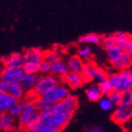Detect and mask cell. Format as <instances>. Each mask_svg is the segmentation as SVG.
Instances as JSON below:
<instances>
[{
  "mask_svg": "<svg viewBox=\"0 0 132 132\" xmlns=\"http://www.w3.org/2000/svg\"><path fill=\"white\" fill-rule=\"evenodd\" d=\"M129 40H130V41L132 42V35H130V38H129Z\"/></svg>",
  "mask_w": 132,
  "mask_h": 132,
  "instance_id": "60d3db41",
  "label": "cell"
},
{
  "mask_svg": "<svg viewBox=\"0 0 132 132\" xmlns=\"http://www.w3.org/2000/svg\"><path fill=\"white\" fill-rule=\"evenodd\" d=\"M60 83H61V79L59 77L51 74L43 75V76H40V78L34 89L28 94L30 96V99L34 100L36 98L42 97L47 91H49L50 89H52L53 87L57 86Z\"/></svg>",
  "mask_w": 132,
  "mask_h": 132,
  "instance_id": "3957f363",
  "label": "cell"
},
{
  "mask_svg": "<svg viewBox=\"0 0 132 132\" xmlns=\"http://www.w3.org/2000/svg\"><path fill=\"white\" fill-rule=\"evenodd\" d=\"M6 92L18 100L23 99L26 95V91L20 85V83H7Z\"/></svg>",
  "mask_w": 132,
  "mask_h": 132,
  "instance_id": "d6986e66",
  "label": "cell"
},
{
  "mask_svg": "<svg viewBox=\"0 0 132 132\" xmlns=\"http://www.w3.org/2000/svg\"><path fill=\"white\" fill-rule=\"evenodd\" d=\"M123 105L127 106H132V94L131 91H127L123 93V97H122V103Z\"/></svg>",
  "mask_w": 132,
  "mask_h": 132,
  "instance_id": "1f68e13d",
  "label": "cell"
},
{
  "mask_svg": "<svg viewBox=\"0 0 132 132\" xmlns=\"http://www.w3.org/2000/svg\"><path fill=\"white\" fill-rule=\"evenodd\" d=\"M1 119H2V113H0V125H1Z\"/></svg>",
  "mask_w": 132,
  "mask_h": 132,
  "instance_id": "f35d334b",
  "label": "cell"
},
{
  "mask_svg": "<svg viewBox=\"0 0 132 132\" xmlns=\"http://www.w3.org/2000/svg\"><path fill=\"white\" fill-rule=\"evenodd\" d=\"M120 79H121V75H120V72L116 71L114 73H111V74L108 75L107 77V81L108 83L110 85V87L115 90L117 88V86L119 85V82H120Z\"/></svg>",
  "mask_w": 132,
  "mask_h": 132,
  "instance_id": "d4e9b609",
  "label": "cell"
},
{
  "mask_svg": "<svg viewBox=\"0 0 132 132\" xmlns=\"http://www.w3.org/2000/svg\"><path fill=\"white\" fill-rule=\"evenodd\" d=\"M40 117V110L36 108L34 100L28 99L23 101V110L18 118V124L23 130L28 131Z\"/></svg>",
  "mask_w": 132,
  "mask_h": 132,
  "instance_id": "7a4b0ae2",
  "label": "cell"
},
{
  "mask_svg": "<svg viewBox=\"0 0 132 132\" xmlns=\"http://www.w3.org/2000/svg\"><path fill=\"white\" fill-rule=\"evenodd\" d=\"M27 74H40L41 73V67L40 63L35 62H24L22 66Z\"/></svg>",
  "mask_w": 132,
  "mask_h": 132,
  "instance_id": "484cf974",
  "label": "cell"
},
{
  "mask_svg": "<svg viewBox=\"0 0 132 132\" xmlns=\"http://www.w3.org/2000/svg\"><path fill=\"white\" fill-rule=\"evenodd\" d=\"M109 37L110 39H112L113 41H118V40H126V39H129L130 38V34L127 32H124V31H117V32H114L112 34H109Z\"/></svg>",
  "mask_w": 132,
  "mask_h": 132,
  "instance_id": "f546056e",
  "label": "cell"
},
{
  "mask_svg": "<svg viewBox=\"0 0 132 132\" xmlns=\"http://www.w3.org/2000/svg\"><path fill=\"white\" fill-rule=\"evenodd\" d=\"M14 124H15V118L9 111L2 113V119H1V125H0L1 131L11 132L14 128Z\"/></svg>",
  "mask_w": 132,
  "mask_h": 132,
  "instance_id": "e0dca14e",
  "label": "cell"
},
{
  "mask_svg": "<svg viewBox=\"0 0 132 132\" xmlns=\"http://www.w3.org/2000/svg\"><path fill=\"white\" fill-rule=\"evenodd\" d=\"M110 119L120 127H125L132 121V106L120 104L112 110Z\"/></svg>",
  "mask_w": 132,
  "mask_h": 132,
  "instance_id": "5b68a950",
  "label": "cell"
},
{
  "mask_svg": "<svg viewBox=\"0 0 132 132\" xmlns=\"http://www.w3.org/2000/svg\"><path fill=\"white\" fill-rule=\"evenodd\" d=\"M111 65L116 71H122V70L129 69L132 66L131 56L127 53V51H123L120 57Z\"/></svg>",
  "mask_w": 132,
  "mask_h": 132,
  "instance_id": "5bb4252c",
  "label": "cell"
},
{
  "mask_svg": "<svg viewBox=\"0 0 132 132\" xmlns=\"http://www.w3.org/2000/svg\"><path fill=\"white\" fill-rule=\"evenodd\" d=\"M52 108L40 110V117L38 121L28 130L29 132H61L53 124Z\"/></svg>",
  "mask_w": 132,
  "mask_h": 132,
  "instance_id": "277c9868",
  "label": "cell"
},
{
  "mask_svg": "<svg viewBox=\"0 0 132 132\" xmlns=\"http://www.w3.org/2000/svg\"><path fill=\"white\" fill-rule=\"evenodd\" d=\"M82 75L87 81H94L98 85L100 83L104 82L107 79L108 74L104 70L97 67L94 63L85 62L82 69Z\"/></svg>",
  "mask_w": 132,
  "mask_h": 132,
  "instance_id": "8992f818",
  "label": "cell"
},
{
  "mask_svg": "<svg viewBox=\"0 0 132 132\" xmlns=\"http://www.w3.org/2000/svg\"><path fill=\"white\" fill-rule=\"evenodd\" d=\"M85 94L89 101L91 102H98L102 97L104 96L101 92H100V90H99V87L97 84L90 86L89 88L86 89Z\"/></svg>",
  "mask_w": 132,
  "mask_h": 132,
  "instance_id": "44dd1931",
  "label": "cell"
},
{
  "mask_svg": "<svg viewBox=\"0 0 132 132\" xmlns=\"http://www.w3.org/2000/svg\"><path fill=\"white\" fill-rule=\"evenodd\" d=\"M6 88H7V83L0 80V91H6Z\"/></svg>",
  "mask_w": 132,
  "mask_h": 132,
  "instance_id": "8d00e7d4",
  "label": "cell"
},
{
  "mask_svg": "<svg viewBox=\"0 0 132 132\" xmlns=\"http://www.w3.org/2000/svg\"><path fill=\"white\" fill-rule=\"evenodd\" d=\"M98 105H99V108L103 111H112L113 109L115 108V106L113 105V103L110 101V99L107 95H104V96L99 100Z\"/></svg>",
  "mask_w": 132,
  "mask_h": 132,
  "instance_id": "603a6c76",
  "label": "cell"
},
{
  "mask_svg": "<svg viewBox=\"0 0 132 132\" xmlns=\"http://www.w3.org/2000/svg\"><path fill=\"white\" fill-rule=\"evenodd\" d=\"M69 72L68 66L66 61L62 59L59 60V61H55V62H52L50 63V68H49V72L48 74H51L55 77L61 78L63 76H65L67 73Z\"/></svg>",
  "mask_w": 132,
  "mask_h": 132,
  "instance_id": "4fadbf2b",
  "label": "cell"
},
{
  "mask_svg": "<svg viewBox=\"0 0 132 132\" xmlns=\"http://www.w3.org/2000/svg\"><path fill=\"white\" fill-rule=\"evenodd\" d=\"M77 55L78 56L81 60H83V61L89 60V59L92 57V55H93V50H92V47L90 46V45L84 44L83 46L79 47V48L77 49Z\"/></svg>",
  "mask_w": 132,
  "mask_h": 132,
  "instance_id": "cb8c5ba5",
  "label": "cell"
},
{
  "mask_svg": "<svg viewBox=\"0 0 132 132\" xmlns=\"http://www.w3.org/2000/svg\"><path fill=\"white\" fill-rule=\"evenodd\" d=\"M77 96L70 94L64 100L56 103L52 108V122L59 129L62 130L70 123L77 109Z\"/></svg>",
  "mask_w": 132,
  "mask_h": 132,
  "instance_id": "6da1fadb",
  "label": "cell"
},
{
  "mask_svg": "<svg viewBox=\"0 0 132 132\" xmlns=\"http://www.w3.org/2000/svg\"><path fill=\"white\" fill-rule=\"evenodd\" d=\"M70 94L71 91L68 86H66L63 83H60L52 89H50L49 91H47L42 97L53 103H58L64 100Z\"/></svg>",
  "mask_w": 132,
  "mask_h": 132,
  "instance_id": "52a82bcc",
  "label": "cell"
},
{
  "mask_svg": "<svg viewBox=\"0 0 132 132\" xmlns=\"http://www.w3.org/2000/svg\"><path fill=\"white\" fill-rule=\"evenodd\" d=\"M40 67H41V73L42 74H48L50 68V62L46 61H43L40 63Z\"/></svg>",
  "mask_w": 132,
  "mask_h": 132,
  "instance_id": "836d02e7",
  "label": "cell"
},
{
  "mask_svg": "<svg viewBox=\"0 0 132 132\" xmlns=\"http://www.w3.org/2000/svg\"><path fill=\"white\" fill-rule=\"evenodd\" d=\"M1 62L4 67L12 68V67H22L24 64V58L22 53H12L11 55L3 57Z\"/></svg>",
  "mask_w": 132,
  "mask_h": 132,
  "instance_id": "7c38bea8",
  "label": "cell"
},
{
  "mask_svg": "<svg viewBox=\"0 0 132 132\" xmlns=\"http://www.w3.org/2000/svg\"><path fill=\"white\" fill-rule=\"evenodd\" d=\"M123 127H124V132H132V121Z\"/></svg>",
  "mask_w": 132,
  "mask_h": 132,
  "instance_id": "d590c367",
  "label": "cell"
},
{
  "mask_svg": "<svg viewBox=\"0 0 132 132\" xmlns=\"http://www.w3.org/2000/svg\"><path fill=\"white\" fill-rule=\"evenodd\" d=\"M120 72L121 75V79L119 82V85L115 89V91L125 93L127 91H131L132 90V75L130 73L129 69L122 70Z\"/></svg>",
  "mask_w": 132,
  "mask_h": 132,
  "instance_id": "8fae6325",
  "label": "cell"
},
{
  "mask_svg": "<svg viewBox=\"0 0 132 132\" xmlns=\"http://www.w3.org/2000/svg\"><path fill=\"white\" fill-rule=\"evenodd\" d=\"M16 101H18V99L11 95L6 91H0V113L9 111L10 108Z\"/></svg>",
  "mask_w": 132,
  "mask_h": 132,
  "instance_id": "2e32d148",
  "label": "cell"
},
{
  "mask_svg": "<svg viewBox=\"0 0 132 132\" xmlns=\"http://www.w3.org/2000/svg\"><path fill=\"white\" fill-rule=\"evenodd\" d=\"M98 87H99V90H100V92L102 93L103 95H108L110 93H111V92L113 91V89L110 87V85L108 83L107 80L104 81V82L100 83V84H98Z\"/></svg>",
  "mask_w": 132,
  "mask_h": 132,
  "instance_id": "4dcf8cb0",
  "label": "cell"
},
{
  "mask_svg": "<svg viewBox=\"0 0 132 132\" xmlns=\"http://www.w3.org/2000/svg\"><path fill=\"white\" fill-rule=\"evenodd\" d=\"M88 132H105L101 127L96 125H92L88 127Z\"/></svg>",
  "mask_w": 132,
  "mask_h": 132,
  "instance_id": "e575fe53",
  "label": "cell"
},
{
  "mask_svg": "<svg viewBox=\"0 0 132 132\" xmlns=\"http://www.w3.org/2000/svg\"><path fill=\"white\" fill-rule=\"evenodd\" d=\"M130 42H131V41H130ZM126 51H127V53H128V54L131 56V58H132V42L130 43L129 46L127 47V49L126 50Z\"/></svg>",
  "mask_w": 132,
  "mask_h": 132,
  "instance_id": "74e56055",
  "label": "cell"
},
{
  "mask_svg": "<svg viewBox=\"0 0 132 132\" xmlns=\"http://www.w3.org/2000/svg\"><path fill=\"white\" fill-rule=\"evenodd\" d=\"M131 94H132V90H131Z\"/></svg>",
  "mask_w": 132,
  "mask_h": 132,
  "instance_id": "7bdbcfd3",
  "label": "cell"
},
{
  "mask_svg": "<svg viewBox=\"0 0 132 132\" xmlns=\"http://www.w3.org/2000/svg\"><path fill=\"white\" fill-rule=\"evenodd\" d=\"M39 78H40L39 74H27L26 73L19 83L26 91V93H29L34 89Z\"/></svg>",
  "mask_w": 132,
  "mask_h": 132,
  "instance_id": "9a60e30c",
  "label": "cell"
},
{
  "mask_svg": "<svg viewBox=\"0 0 132 132\" xmlns=\"http://www.w3.org/2000/svg\"><path fill=\"white\" fill-rule=\"evenodd\" d=\"M61 81L66 86H68L71 89H78L81 88L87 80L82 75V73H78V72H71L69 71L65 76L60 78Z\"/></svg>",
  "mask_w": 132,
  "mask_h": 132,
  "instance_id": "9c48e42d",
  "label": "cell"
},
{
  "mask_svg": "<svg viewBox=\"0 0 132 132\" xmlns=\"http://www.w3.org/2000/svg\"><path fill=\"white\" fill-rule=\"evenodd\" d=\"M66 63H67V66H68L69 71L81 73L85 62L77 55H73L69 57L68 60L66 61Z\"/></svg>",
  "mask_w": 132,
  "mask_h": 132,
  "instance_id": "ac0fdd59",
  "label": "cell"
},
{
  "mask_svg": "<svg viewBox=\"0 0 132 132\" xmlns=\"http://www.w3.org/2000/svg\"><path fill=\"white\" fill-rule=\"evenodd\" d=\"M101 36L97 33H89L84 34L78 38V44H101Z\"/></svg>",
  "mask_w": 132,
  "mask_h": 132,
  "instance_id": "ffe728a7",
  "label": "cell"
},
{
  "mask_svg": "<svg viewBox=\"0 0 132 132\" xmlns=\"http://www.w3.org/2000/svg\"><path fill=\"white\" fill-rule=\"evenodd\" d=\"M130 40L129 39H126V40H118V41L114 42V45L118 46L119 48H121L123 51H126L127 49V47L129 46L130 44Z\"/></svg>",
  "mask_w": 132,
  "mask_h": 132,
  "instance_id": "d6a6232c",
  "label": "cell"
},
{
  "mask_svg": "<svg viewBox=\"0 0 132 132\" xmlns=\"http://www.w3.org/2000/svg\"><path fill=\"white\" fill-rule=\"evenodd\" d=\"M23 110V101L18 100L14 103L9 110V112L11 113V115L13 116L14 118H17L20 115V113L22 112Z\"/></svg>",
  "mask_w": 132,
  "mask_h": 132,
  "instance_id": "83f0119b",
  "label": "cell"
},
{
  "mask_svg": "<svg viewBox=\"0 0 132 132\" xmlns=\"http://www.w3.org/2000/svg\"><path fill=\"white\" fill-rule=\"evenodd\" d=\"M23 132H29V131H27V130H23Z\"/></svg>",
  "mask_w": 132,
  "mask_h": 132,
  "instance_id": "b9f144b4",
  "label": "cell"
},
{
  "mask_svg": "<svg viewBox=\"0 0 132 132\" xmlns=\"http://www.w3.org/2000/svg\"><path fill=\"white\" fill-rule=\"evenodd\" d=\"M61 59V55L60 51L58 50H49V51H44V61H48L50 63L55 62Z\"/></svg>",
  "mask_w": 132,
  "mask_h": 132,
  "instance_id": "4316f807",
  "label": "cell"
},
{
  "mask_svg": "<svg viewBox=\"0 0 132 132\" xmlns=\"http://www.w3.org/2000/svg\"><path fill=\"white\" fill-rule=\"evenodd\" d=\"M109 98L110 99V101L112 102L113 105L114 106H118L122 103V97H123V93L121 92H118V91H115V90H113L111 93L107 95Z\"/></svg>",
  "mask_w": 132,
  "mask_h": 132,
  "instance_id": "f1b7e54d",
  "label": "cell"
},
{
  "mask_svg": "<svg viewBox=\"0 0 132 132\" xmlns=\"http://www.w3.org/2000/svg\"><path fill=\"white\" fill-rule=\"evenodd\" d=\"M25 74L26 72L23 67H4L0 71V80L6 83H19Z\"/></svg>",
  "mask_w": 132,
  "mask_h": 132,
  "instance_id": "ba28073f",
  "label": "cell"
},
{
  "mask_svg": "<svg viewBox=\"0 0 132 132\" xmlns=\"http://www.w3.org/2000/svg\"><path fill=\"white\" fill-rule=\"evenodd\" d=\"M129 71H130V73H131V75H132V66L129 68Z\"/></svg>",
  "mask_w": 132,
  "mask_h": 132,
  "instance_id": "ab89813d",
  "label": "cell"
},
{
  "mask_svg": "<svg viewBox=\"0 0 132 132\" xmlns=\"http://www.w3.org/2000/svg\"><path fill=\"white\" fill-rule=\"evenodd\" d=\"M105 51H106V56H107L108 61L110 64H112L120 57V55L123 52V50L121 48H119L118 46H116V45H112V46L109 47L107 49H105Z\"/></svg>",
  "mask_w": 132,
  "mask_h": 132,
  "instance_id": "7402d4cb",
  "label": "cell"
},
{
  "mask_svg": "<svg viewBox=\"0 0 132 132\" xmlns=\"http://www.w3.org/2000/svg\"><path fill=\"white\" fill-rule=\"evenodd\" d=\"M23 54L24 62H35L41 63L44 60V51L38 47H32L25 50Z\"/></svg>",
  "mask_w": 132,
  "mask_h": 132,
  "instance_id": "30bf717a",
  "label": "cell"
}]
</instances>
